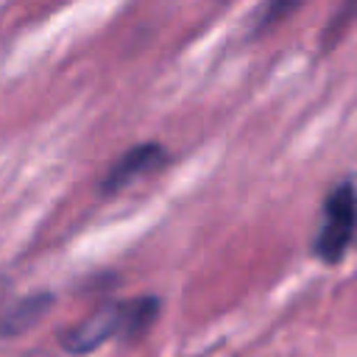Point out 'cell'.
<instances>
[{
    "mask_svg": "<svg viewBox=\"0 0 357 357\" xmlns=\"http://www.w3.org/2000/svg\"><path fill=\"white\" fill-rule=\"evenodd\" d=\"M47 310V296H36V298H22L6 318H3V335H20L25 332L42 312Z\"/></svg>",
    "mask_w": 357,
    "mask_h": 357,
    "instance_id": "4",
    "label": "cell"
},
{
    "mask_svg": "<svg viewBox=\"0 0 357 357\" xmlns=\"http://www.w3.org/2000/svg\"><path fill=\"white\" fill-rule=\"evenodd\" d=\"M156 315L153 298H134V301H109L98 310H92L86 318H81L73 329L64 332L61 346L70 354H89L100 349L106 340L117 335L142 332Z\"/></svg>",
    "mask_w": 357,
    "mask_h": 357,
    "instance_id": "1",
    "label": "cell"
},
{
    "mask_svg": "<svg viewBox=\"0 0 357 357\" xmlns=\"http://www.w3.org/2000/svg\"><path fill=\"white\" fill-rule=\"evenodd\" d=\"M25 357H50L47 351H31V354H25Z\"/></svg>",
    "mask_w": 357,
    "mask_h": 357,
    "instance_id": "6",
    "label": "cell"
},
{
    "mask_svg": "<svg viewBox=\"0 0 357 357\" xmlns=\"http://www.w3.org/2000/svg\"><path fill=\"white\" fill-rule=\"evenodd\" d=\"M167 162V151L156 142H142V145H134L128 148L126 153L117 156V162L106 170L103 176V192H117L151 173H156L162 165Z\"/></svg>",
    "mask_w": 357,
    "mask_h": 357,
    "instance_id": "3",
    "label": "cell"
},
{
    "mask_svg": "<svg viewBox=\"0 0 357 357\" xmlns=\"http://www.w3.org/2000/svg\"><path fill=\"white\" fill-rule=\"evenodd\" d=\"M354 234H357V187L351 181H340L324 201V215L312 240V251L318 259L335 265L346 257Z\"/></svg>",
    "mask_w": 357,
    "mask_h": 357,
    "instance_id": "2",
    "label": "cell"
},
{
    "mask_svg": "<svg viewBox=\"0 0 357 357\" xmlns=\"http://www.w3.org/2000/svg\"><path fill=\"white\" fill-rule=\"evenodd\" d=\"M301 3H307V0H265L262 8L257 11V31H268L271 25L282 22V20L290 17Z\"/></svg>",
    "mask_w": 357,
    "mask_h": 357,
    "instance_id": "5",
    "label": "cell"
}]
</instances>
